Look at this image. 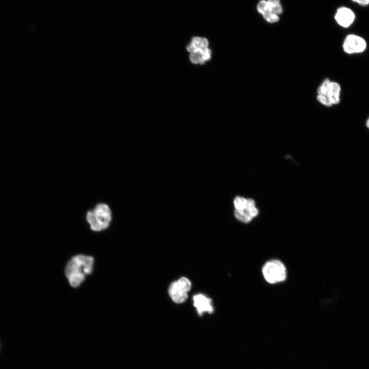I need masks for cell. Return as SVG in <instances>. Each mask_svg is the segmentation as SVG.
<instances>
[{"label": "cell", "instance_id": "4", "mask_svg": "<svg viewBox=\"0 0 369 369\" xmlns=\"http://www.w3.org/2000/svg\"><path fill=\"white\" fill-rule=\"evenodd\" d=\"M261 272L264 279L271 284L283 282L287 278L286 268L282 261L277 259L266 261L262 267Z\"/></svg>", "mask_w": 369, "mask_h": 369}, {"label": "cell", "instance_id": "14", "mask_svg": "<svg viewBox=\"0 0 369 369\" xmlns=\"http://www.w3.org/2000/svg\"><path fill=\"white\" fill-rule=\"evenodd\" d=\"M263 18L268 23H275L279 20V15L268 11L262 15Z\"/></svg>", "mask_w": 369, "mask_h": 369}, {"label": "cell", "instance_id": "1", "mask_svg": "<svg viewBox=\"0 0 369 369\" xmlns=\"http://www.w3.org/2000/svg\"><path fill=\"white\" fill-rule=\"evenodd\" d=\"M91 256L78 255L73 257L67 264L65 273L71 286H78L87 275L91 273L93 265Z\"/></svg>", "mask_w": 369, "mask_h": 369}, {"label": "cell", "instance_id": "3", "mask_svg": "<svg viewBox=\"0 0 369 369\" xmlns=\"http://www.w3.org/2000/svg\"><path fill=\"white\" fill-rule=\"evenodd\" d=\"M86 219L91 229L99 231L107 229L111 220V211L106 203H98L94 209L87 213Z\"/></svg>", "mask_w": 369, "mask_h": 369}, {"label": "cell", "instance_id": "16", "mask_svg": "<svg viewBox=\"0 0 369 369\" xmlns=\"http://www.w3.org/2000/svg\"><path fill=\"white\" fill-rule=\"evenodd\" d=\"M352 2L363 7L369 5V0H353Z\"/></svg>", "mask_w": 369, "mask_h": 369}, {"label": "cell", "instance_id": "6", "mask_svg": "<svg viewBox=\"0 0 369 369\" xmlns=\"http://www.w3.org/2000/svg\"><path fill=\"white\" fill-rule=\"evenodd\" d=\"M366 47V40L361 36L354 34H348L342 44L343 50L348 54L363 52Z\"/></svg>", "mask_w": 369, "mask_h": 369}, {"label": "cell", "instance_id": "13", "mask_svg": "<svg viewBox=\"0 0 369 369\" xmlns=\"http://www.w3.org/2000/svg\"><path fill=\"white\" fill-rule=\"evenodd\" d=\"M331 81L328 78H326L323 80L317 89L318 95L327 97V92Z\"/></svg>", "mask_w": 369, "mask_h": 369}, {"label": "cell", "instance_id": "15", "mask_svg": "<svg viewBox=\"0 0 369 369\" xmlns=\"http://www.w3.org/2000/svg\"><path fill=\"white\" fill-rule=\"evenodd\" d=\"M257 10L262 15L266 12L269 11L267 6V2L266 1L262 0L259 2L257 5Z\"/></svg>", "mask_w": 369, "mask_h": 369}, {"label": "cell", "instance_id": "2", "mask_svg": "<svg viewBox=\"0 0 369 369\" xmlns=\"http://www.w3.org/2000/svg\"><path fill=\"white\" fill-rule=\"evenodd\" d=\"M233 205L234 216L242 223H250L259 214L255 201L252 198L237 196L234 198Z\"/></svg>", "mask_w": 369, "mask_h": 369}, {"label": "cell", "instance_id": "11", "mask_svg": "<svg viewBox=\"0 0 369 369\" xmlns=\"http://www.w3.org/2000/svg\"><path fill=\"white\" fill-rule=\"evenodd\" d=\"M268 10L270 12L279 15L283 12L281 4L279 0H269L266 1Z\"/></svg>", "mask_w": 369, "mask_h": 369}, {"label": "cell", "instance_id": "8", "mask_svg": "<svg viewBox=\"0 0 369 369\" xmlns=\"http://www.w3.org/2000/svg\"><path fill=\"white\" fill-rule=\"evenodd\" d=\"M335 19L339 26L346 28L353 24L355 19V14L350 8L341 7L337 10Z\"/></svg>", "mask_w": 369, "mask_h": 369}, {"label": "cell", "instance_id": "9", "mask_svg": "<svg viewBox=\"0 0 369 369\" xmlns=\"http://www.w3.org/2000/svg\"><path fill=\"white\" fill-rule=\"evenodd\" d=\"M168 292L170 298L175 303H182L188 297V293L179 285L177 280L173 281L170 284Z\"/></svg>", "mask_w": 369, "mask_h": 369}, {"label": "cell", "instance_id": "5", "mask_svg": "<svg viewBox=\"0 0 369 369\" xmlns=\"http://www.w3.org/2000/svg\"><path fill=\"white\" fill-rule=\"evenodd\" d=\"M208 42L204 38L195 37L188 46L191 53L190 60L195 64H203L210 57V51L208 48Z\"/></svg>", "mask_w": 369, "mask_h": 369}, {"label": "cell", "instance_id": "12", "mask_svg": "<svg viewBox=\"0 0 369 369\" xmlns=\"http://www.w3.org/2000/svg\"><path fill=\"white\" fill-rule=\"evenodd\" d=\"M179 285L188 293L192 288V282L190 280L184 276H182L177 280Z\"/></svg>", "mask_w": 369, "mask_h": 369}, {"label": "cell", "instance_id": "7", "mask_svg": "<svg viewBox=\"0 0 369 369\" xmlns=\"http://www.w3.org/2000/svg\"><path fill=\"white\" fill-rule=\"evenodd\" d=\"M193 306L199 316L204 313L211 314L214 312L212 299L202 293H198L193 297Z\"/></svg>", "mask_w": 369, "mask_h": 369}, {"label": "cell", "instance_id": "17", "mask_svg": "<svg viewBox=\"0 0 369 369\" xmlns=\"http://www.w3.org/2000/svg\"><path fill=\"white\" fill-rule=\"evenodd\" d=\"M366 126L369 129V117L368 118V119L366 120Z\"/></svg>", "mask_w": 369, "mask_h": 369}, {"label": "cell", "instance_id": "10", "mask_svg": "<svg viewBox=\"0 0 369 369\" xmlns=\"http://www.w3.org/2000/svg\"><path fill=\"white\" fill-rule=\"evenodd\" d=\"M341 87L340 85L335 81H331L327 97H328L332 106L336 105L339 103L340 100Z\"/></svg>", "mask_w": 369, "mask_h": 369}]
</instances>
